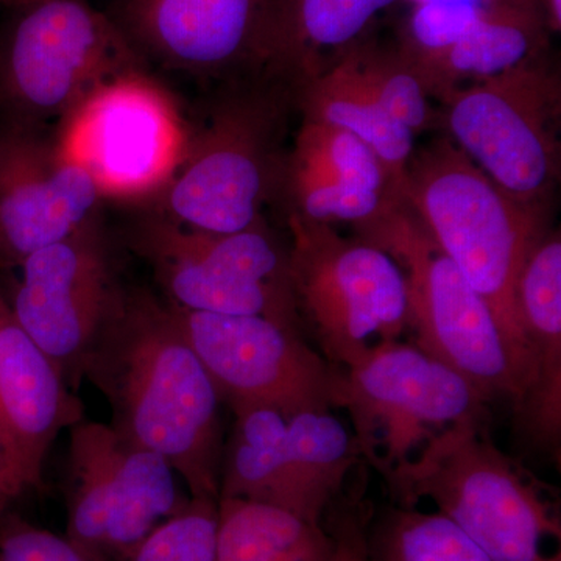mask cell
<instances>
[{"label":"cell","instance_id":"1","mask_svg":"<svg viewBox=\"0 0 561 561\" xmlns=\"http://www.w3.org/2000/svg\"><path fill=\"white\" fill-rule=\"evenodd\" d=\"M124 440L160 454L195 500L219 502L221 401L172 306L122 291L81 368Z\"/></svg>","mask_w":561,"mask_h":561},{"label":"cell","instance_id":"2","mask_svg":"<svg viewBox=\"0 0 561 561\" xmlns=\"http://www.w3.org/2000/svg\"><path fill=\"white\" fill-rule=\"evenodd\" d=\"M402 202L493 313L511 359L515 405L527 368L518 283L548 232L545 208L513 201L451 139L412 154Z\"/></svg>","mask_w":561,"mask_h":561},{"label":"cell","instance_id":"3","mask_svg":"<svg viewBox=\"0 0 561 561\" xmlns=\"http://www.w3.org/2000/svg\"><path fill=\"white\" fill-rule=\"evenodd\" d=\"M383 479L398 505L434 502L493 561H561L559 512L541 483L494 445L486 419L443 431Z\"/></svg>","mask_w":561,"mask_h":561},{"label":"cell","instance_id":"4","mask_svg":"<svg viewBox=\"0 0 561 561\" xmlns=\"http://www.w3.org/2000/svg\"><path fill=\"white\" fill-rule=\"evenodd\" d=\"M289 271L302 328L339 368L371 346L400 341L409 323L404 272L387 251L345 239L330 224L289 216Z\"/></svg>","mask_w":561,"mask_h":561},{"label":"cell","instance_id":"5","mask_svg":"<svg viewBox=\"0 0 561 561\" xmlns=\"http://www.w3.org/2000/svg\"><path fill=\"white\" fill-rule=\"evenodd\" d=\"M192 138L175 99L133 66L81 99L54 142L90 173L103 198L139 202L161 198Z\"/></svg>","mask_w":561,"mask_h":561},{"label":"cell","instance_id":"6","mask_svg":"<svg viewBox=\"0 0 561 561\" xmlns=\"http://www.w3.org/2000/svg\"><path fill=\"white\" fill-rule=\"evenodd\" d=\"M357 231L404 272L415 346L463 376L486 400L513 402L515 379L493 313L405 203H394Z\"/></svg>","mask_w":561,"mask_h":561},{"label":"cell","instance_id":"7","mask_svg":"<svg viewBox=\"0 0 561 561\" xmlns=\"http://www.w3.org/2000/svg\"><path fill=\"white\" fill-rule=\"evenodd\" d=\"M489 400L419 346L381 342L339 368L334 408L345 409L362 460L382 478L461 421L486 419Z\"/></svg>","mask_w":561,"mask_h":561},{"label":"cell","instance_id":"8","mask_svg":"<svg viewBox=\"0 0 561 561\" xmlns=\"http://www.w3.org/2000/svg\"><path fill=\"white\" fill-rule=\"evenodd\" d=\"M231 412L219 500L260 502L321 523L362 461L351 427L332 409L284 413L251 405Z\"/></svg>","mask_w":561,"mask_h":561},{"label":"cell","instance_id":"9","mask_svg":"<svg viewBox=\"0 0 561 561\" xmlns=\"http://www.w3.org/2000/svg\"><path fill=\"white\" fill-rule=\"evenodd\" d=\"M442 101L454 146L513 201L545 206L560 175L561 84L541 55Z\"/></svg>","mask_w":561,"mask_h":561},{"label":"cell","instance_id":"10","mask_svg":"<svg viewBox=\"0 0 561 561\" xmlns=\"http://www.w3.org/2000/svg\"><path fill=\"white\" fill-rule=\"evenodd\" d=\"M135 249L153 268L173 308L260 316L302 331L289 250L264 221L238 232H206L160 217L140 227Z\"/></svg>","mask_w":561,"mask_h":561},{"label":"cell","instance_id":"11","mask_svg":"<svg viewBox=\"0 0 561 561\" xmlns=\"http://www.w3.org/2000/svg\"><path fill=\"white\" fill-rule=\"evenodd\" d=\"M160 454L110 424L83 419L69 430L66 538L92 561H128L140 542L190 504Z\"/></svg>","mask_w":561,"mask_h":561},{"label":"cell","instance_id":"12","mask_svg":"<svg viewBox=\"0 0 561 561\" xmlns=\"http://www.w3.org/2000/svg\"><path fill=\"white\" fill-rule=\"evenodd\" d=\"M280 110L271 98L232 99L194 131L190 151L161 195L164 219L191 230L238 232L262 221L261 209L284 164Z\"/></svg>","mask_w":561,"mask_h":561},{"label":"cell","instance_id":"13","mask_svg":"<svg viewBox=\"0 0 561 561\" xmlns=\"http://www.w3.org/2000/svg\"><path fill=\"white\" fill-rule=\"evenodd\" d=\"M124 38L83 0H39L0 57V91L21 116L61 121L102 81L133 68Z\"/></svg>","mask_w":561,"mask_h":561},{"label":"cell","instance_id":"14","mask_svg":"<svg viewBox=\"0 0 561 561\" xmlns=\"http://www.w3.org/2000/svg\"><path fill=\"white\" fill-rule=\"evenodd\" d=\"M172 309L227 408L334 409L339 367L302 331L260 316Z\"/></svg>","mask_w":561,"mask_h":561},{"label":"cell","instance_id":"15","mask_svg":"<svg viewBox=\"0 0 561 561\" xmlns=\"http://www.w3.org/2000/svg\"><path fill=\"white\" fill-rule=\"evenodd\" d=\"M16 267L10 311L77 391L83 362L124 291L101 227L94 219Z\"/></svg>","mask_w":561,"mask_h":561},{"label":"cell","instance_id":"16","mask_svg":"<svg viewBox=\"0 0 561 561\" xmlns=\"http://www.w3.org/2000/svg\"><path fill=\"white\" fill-rule=\"evenodd\" d=\"M90 173L55 142L28 131L0 138V264L65 241L94 220L102 201Z\"/></svg>","mask_w":561,"mask_h":561},{"label":"cell","instance_id":"17","mask_svg":"<svg viewBox=\"0 0 561 561\" xmlns=\"http://www.w3.org/2000/svg\"><path fill=\"white\" fill-rule=\"evenodd\" d=\"M279 0H130L133 36L162 65L227 73L271 61Z\"/></svg>","mask_w":561,"mask_h":561},{"label":"cell","instance_id":"18","mask_svg":"<svg viewBox=\"0 0 561 561\" xmlns=\"http://www.w3.org/2000/svg\"><path fill=\"white\" fill-rule=\"evenodd\" d=\"M283 183L291 214L356 230L402 202L375 151L351 133L311 119L302 121L294 150L284 162Z\"/></svg>","mask_w":561,"mask_h":561},{"label":"cell","instance_id":"19","mask_svg":"<svg viewBox=\"0 0 561 561\" xmlns=\"http://www.w3.org/2000/svg\"><path fill=\"white\" fill-rule=\"evenodd\" d=\"M84 419L83 402L60 368L28 337L0 291V432L32 489L62 431Z\"/></svg>","mask_w":561,"mask_h":561},{"label":"cell","instance_id":"20","mask_svg":"<svg viewBox=\"0 0 561 561\" xmlns=\"http://www.w3.org/2000/svg\"><path fill=\"white\" fill-rule=\"evenodd\" d=\"M527 346L526 379L513 405L524 437L560 461L561 442V238L546 232L531 250L518 283Z\"/></svg>","mask_w":561,"mask_h":561},{"label":"cell","instance_id":"21","mask_svg":"<svg viewBox=\"0 0 561 561\" xmlns=\"http://www.w3.org/2000/svg\"><path fill=\"white\" fill-rule=\"evenodd\" d=\"M546 21L535 0H486L478 20L453 47L411 60L430 95L449 92L507 72L542 54Z\"/></svg>","mask_w":561,"mask_h":561},{"label":"cell","instance_id":"22","mask_svg":"<svg viewBox=\"0 0 561 561\" xmlns=\"http://www.w3.org/2000/svg\"><path fill=\"white\" fill-rule=\"evenodd\" d=\"M398 0H279L268 66L297 88L362 43Z\"/></svg>","mask_w":561,"mask_h":561},{"label":"cell","instance_id":"23","mask_svg":"<svg viewBox=\"0 0 561 561\" xmlns=\"http://www.w3.org/2000/svg\"><path fill=\"white\" fill-rule=\"evenodd\" d=\"M295 91L305 119L334 125L367 144L386 165L402 198L415 135L373 98L350 51Z\"/></svg>","mask_w":561,"mask_h":561},{"label":"cell","instance_id":"24","mask_svg":"<svg viewBox=\"0 0 561 561\" xmlns=\"http://www.w3.org/2000/svg\"><path fill=\"white\" fill-rule=\"evenodd\" d=\"M332 559L334 540L321 523L260 502H217V561Z\"/></svg>","mask_w":561,"mask_h":561},{"label":"cell","instance_id":"25","mask_svg":"<svg viewBox=\"0 0 561 561\" xmlns=\"http://www.w3.org/2000/svg\"><path fill=\"white\" fill-rule=\"evenodd\" d=\"M371 561H493L451 519L397 505L368 535Z\"/></svg>","mask_w":561,"mask_h":561},{"label":"cell","instance_id":"26","mask_svg":"<svg viewBox=\"0 0 561 561\" xmlns=\"http://www.w3.org/2000/svg\"><path fill=\"white\" fill-rule=\"evenodd\" d=\"M350 54L373 98L393 119L413 135L431 127L430 92L404 51L381 50L362 41Z\"/></svg>","mask_w":561,"mask_h":561},{"label":"cell","instance_id":"27","mask_svg":"<svg viewBox=\"0 0 561 561\" xmlns=\"http://www.w3.org/2000/svg\"><path fill=\"white\" fill-rule=\"evenodd\" d=\"M128 561H217V502L195 500L151 531Z\"/></svg>","mask_w":561,"mask_h":561},{"label":"cell","instance_id":"28","mask_svg":"<svg viewBox=\"0 0 561 561\" xmlns=\"http://www.w3.org/2000/svg\"><path fill=\"white\" fill-rule=\"evenodd\" d=\"M483 3L461 0L415 3L401 50L413 60L443 54L470 31Z\"/></svg>","mask_w":561,"mask_h":561},{"label":"cell","instance_id":"29","mask_svg":"<svg viewBox=\"0 0 561 561\" xmlns=\"http://www.w3.org/2000/svg\"><path fill=\"white\" fill-rule=\"evenodd\" d=\"M0 561H92L66 537L21 519L0 523Z\"/></svg>","mask_w":561,"mask_h":561},{"label":"cell","instance_id":"30","mask_svg":"<svg viewBox=\"0 0 561 561\" xmlns=\"http://www.w3.org/2000/svg\"><path fill=\"white\" fill-rule=\"evenodd\" d=\"M331 537L334 540V561H371L367 529L357 507L339 515Z\"/></svg>","mask_w":561,"mask_h":561},{"label":"cell","instance_id":"31","mask_svg":"<svg viewBox=\"0 0 561 561\" xmlns=\"http://www.w3.org/2000/svg\"><path fill=\"white\" fill-rule=\"evenodd\" d=\"M31 490L20 461L0 432V519L11 502L16 501L24 491Z\"/></svg>","mask_w":561,"mask_h":561},{"label":"cell","instance_id":"32","mask_svg":"<svg viewBox=\"0 0 561 561\" xmlns=\"http://www.w3.org/2000/svg\"><path fill=\"white\" fill-rule=\"evenodd\" d=\"M540 9L545 16L546 25L552 32L561 31V0H541Z\"/></svg>","mask_w":561,"mask_h":561},{"label":"cell","instance_id":"33","mask_svg":"<svg viewBox=\"0 0 561 561\" xmlns=\"http://www.w3.org/2000/svg\"><path fill=\"white\" fill-rule=\"evenodd\" d=\"M413 3L431 2V0H411ZM461 2H486V0H461Z\"/></svg>","mask_w":561,"mask_h":561},{"label":"cell","instance_id":"34","mask_svg":"<svg viewBox=\"0 0 561 561\" xmlns=\"http://www.w3.org/2000/svg\"><path fill=\"white\" fill-rule=\"evenodd\" d=\"M0 523H2V519H0Z\"/></svg>","mask_w":561,"mask_h":561}]
</instances>
